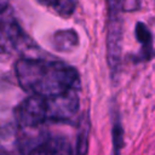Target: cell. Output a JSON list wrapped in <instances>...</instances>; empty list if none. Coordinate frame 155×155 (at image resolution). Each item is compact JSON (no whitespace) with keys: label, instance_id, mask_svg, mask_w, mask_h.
Returning a JSON list of instances; mask_svg holds the SVG:
<instances>
[{"label":"cell","instance_id":"5bb4252c","mask_svg":"<svg viewBox=\"0 0 155 155\" xmlns=\"http://www.w3.org/2000/svg\"><path fill=\"white\" fill-rule=\"evenodd\" d=\"M7 6H8V0H0V15L6 11Z\"/></svg>","mask_w":155,"mask_h":155},{"label":"cell","instance_id":"6da1fadb","mask_svg":"<svg viewBox=\"0 0 155 155\" xmlns=\"http://www.w3.org/2000/svg\"><path fill=\"white\" fill-rule=\"evenodd\" d=\"M15 70L21 87L31 96L50 98L79 90L78 70L63 62L22 58L17 61Z\"/></svg>","mask_w":155,"mask_h":155},{"label":"cell","instance_id":"277c9868","mask_svg":"<svg viewBox=\"0 0 155 155\" xmlns=\"http://www.w3.org/2000/svg\"><path fill=\"white\" fill-rule=\"evenodd\" d=\"M122 51V19L120 13H109L108 35H107V53L111 75L115 78L121 64Z\"/></svg>","mask_w":155,"mask_h":155},{"label":"cell","instance_id":"9a60e30c","mask_svg":"<svg viewBox=\"0 0 155 155\" xmlns=\"http://www.w3.org/2000/svg\"><path fill=\"white\" fill-rule=\"evenodd\" d=\"M0 155H11V154H5V153H0Z\"/></svg>","mask_w":155,"mask_h":155},{"label":"cell","instance_id":"9c48e42d","mask_svg":"<svg viewBox=\"0 0 155 155\" xmlns=\"http://www.w3.org/2000/svg\"><path fill=\"white\" fill-rule=\"evenodd\" d=\"M90 119L88 115L85 114L80 122L78 128V136H76V143H75V150L74 155H87L88 151V138H90Z\"/></svg>","mask_w":155,"mask_h":155},{"label":"cell","instance_id":"3957f363","mask_svg":"<svg viewBox=\"0 0 155 155\" xmlns=\"http://www.w3.org/2000/svg\"><path fill=\"white\" fill-rule=\"evenodd\" d=\"M15 119L19 128L39 127L46 120L45 98L39 96H30L15 109Z\"/></svg>","mask_w":155,"mask_h":155},{"label":"cell","instance_id":"7a4b0ae2","mask_svg":"<svg viewBox=\"0 0 155 155\" xmlns=\"http://www.w3.org/2000/svg\"><path fill=\"white\" fill-rule=\"evenodd\" d=\"M46 120L67 121L70 120L79 110L78 90H71L65 93L45 98Z\"/></svg>","mask_w":155,"mask_h":155},{"label":"cell","instance_id":"4fadbf2b","mask_svg":"<svg viewBox=\"0 0 155 155\" xmlns=\"http://www.w3.org/2000/svg\"><path fill=\"white\" fill-rule=\"evenodd\" d=\"M124 147V131L119 119L114 121L113 125V151L114 155H120V151Z\"/></svg>","mask_w":155,"mask_h":155},{"label":"cell","instance_id":"7c38bea8","mask_svg":"<svg viewBox=\"0 0 155 155\" xmlns=\"http://www.w3.org/2000/svg\"><path fill=\"white\" fill-rule=\"evenodd\" d=\"M109 6V13H121L122 11H130L139 5V0H107Z\"/></svg>","mask_w":155,"mask_h":155},{"label":"cell","instance_id":"8fae6325","mask_svg":"<svg viewBox=\"0 0 155 155\" xmlns=\"http://www.w3.org/2000/svg\"><path fill=\"white\" fill-rule=\"evenodd\" d=\"M42 6L50 8L62 17H69L75 11V0H38Z\"/></svg>","mask_w":155,"mask_h":155},{"label":"cell","instance_id":"ba28073f","mask_svg":"<svg viewBox=\"0 0 155 155\" xmlns=\"http://www.w3.org/2000/svg\"><path fill=\"white\" fill-rule=\"evenodd\" d=\"M136 36H137L138 42L142 45V50L134 57V61L136 62H143V61L151 59L154 56L153 36H151L150 30L148 29V27L144 23L138 22L136 24Z\"/></svg>","mask_w":155,"mask_h":155},{"label":"cell","instance_id":"5b68a950","mask_svg":"<svg viewBox=\"0 0 155 155\" xmlns=\"http://www.w3.org/2000/svg\"><path fill=\"white\" fill-rule=\"evenodd\" d=\"M24 42V34L13 18L0 15V53L13 52Z\"/></svg>","mask_w":155,"mask_h":155},{"label":"cell","instance_id":"30bf717a","mask_svg":"<svg viewBox=\"0 0 155 155\" xmlns=\"http://www.w3.org/2000/svg\"><path fill=\"white\" fill-rule=\"evenodd\" d=\"M79 42L78 34L75 30H59L53 34L52 45L58 51H70L73 50Z\"/></svg>","mask_w":155,"mask_h":155},{"label":"cell","instance_id":"52a82bcc","mask_svg":"<svg viewBox=\"0 0 155 155\" xmlns=\"http://www.w3.org/2000/svg\"><path fill=\"white\" fill-rule=\"evenodd\" d=\"M27 155H74V150L67 138L54 136L47 137L39 147Z\"/></svg>","mask_w":155,"mask_h":155},{"label":"cell","instance_id":"8992f818","mask_svg":"<svg viewBox=\"0 0 155 155\" xmlns=\"http://www.w3.org/2000/svg\"><path fill=\"white\" fill-rule=\"evenodd\" d=\"M19 130L13 113H0V150L10 151L18 147Z\"/></svg>","mask_w":155,"mask_h":155}]
</instances>
